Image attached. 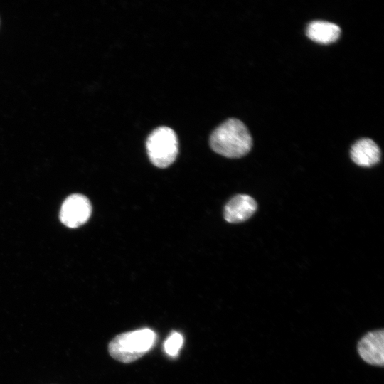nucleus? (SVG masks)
Instances as JSON below:
<instances>
[{"mask_svg": "<svg viewBox=\"0 0 384 384\" xmlns=\"http://www.w3.org/2000/svg\"><path fill=\"white\" fill-rule=\"evenodd\" d=\"M257 210L256 201L250 196L240 194L231 198L225 206L224 218L236 223L247 220Z\"/></svg>", "mask_w": 384, "mask_h": 384, "instance_id": "nucleus-6", "label": "nucleus"}, {"mask_svg": "<svg viewBox=\"0 0 384 384\" xmlns=\"http://www.w3.org/2000/svg\"><path fill=\"white\" fill-rule=\"evenodd\" d=\"M146 146L149 160L159 168H166L171 165L178 152L177 136L168 127L155 129L148 137Z\"/></svg>", "mask_w": 384, "mask_h": 384, "instance_id": "nucleus-3", "label": "nucleus"}, {"mask_svg": "<svg viewBox=\"0 0 384 384\" xmlns=\"http://www.w3.org/2000/svg\"><path fill=\"white\" fill-rule=\"evenodd\" d=\"M183 341V337L179 333H173L164 343L166 352L170 356H176L182 346Z\"/></svg>", "mask_w": 384, "mask_h": 384, "instance_id": "nucleus-9", "label": "nucleus"}, {"mask_svg": "<svg viewBox=\"0 0 384 384\" xmlns=\"http://www.w3.org/2000/svg\"><path fill=\"white\" fill-rule=\"evenodd\" d=\"M91 212L90 202L85 196L73 194L63 203L60 218L65 225L70 228H77L87 221Z\"/></svg>", "mask_w": 384, "mask_h": 384, "instance_id": "nucleus-4", "label": "nucleus"}, {"mask_svg": "<svg viewBox=\"0 0 384 384\" xmlns=\"http://www.w3.org/2000/svg\"><path fill=\"white\" fill-rule=\"evenodd\" d=\"M210 145L215 152L222 156L239 158L250 151L252 140L244 123L232 118L223 122L212 132Z\"/></svg>", "mask_w": 384, "mask_h": 384, "instance_id": "nucleus-1", "label": "nucleus"}, {"mask_svg": "<svg viewBox=\"0 0 384 384\" xmlns=\"http://www.w3.org/2000/svg\"><path fill=\"white\" fill-rule=\"evenodd\" d=\"M383 331H370L358 343V351L361 358L374 366H383L384 358Z\"/></svg>", "mask_w": 384, "mask_h": 384, "instance_id": "nucleus-5", "label": "nucleus"}, {"mask_svg": "<svg viewBox=\"0 0 384 384\" xmlns=\"http://www.w3.org/2000/svg\"><path fill=\"white\" fill-rule=\"evenodd\" d=\"M351 157L357 165L370 167L380 161V150L374 141L363 138L352 146Z\"/></svg>", "mask_w": 384, "mask_h": 384, "instance_id": "nucleus-7", "label": "nucleus"}, {"mask_svg": "<svg viewBox=\"0 0 384 384\" xmlns=\"http://www.w3.org/2000/svg\"><path fill=\"white\" fill-rule=\"evenodd\" d=\"M340 34L341 28L338 26L323 21L310 23L306 29V35L311 40L322 44H329L336 41Z\"/></svg>", "mask_w": 384, "mask_h": 384, "instance_id": "nucleus-8", "label": "nucleus"}, {"mask_svg": "<svg viewBox=\"0 0 384 384\" xmlns=\"http://www.w3.org/2000/svg\"><path fill=\"white\" fill-rule=\"evenodd\" d=\"M155 338V333L149 329L123 333L110 342L108 351L113 358L120 362H133L152 347Z\"/></svg>", "mask_w": 384, "mask_h": 384, "instance_id": "nucleus-2", "label": "nucleus"}]
</instances>
